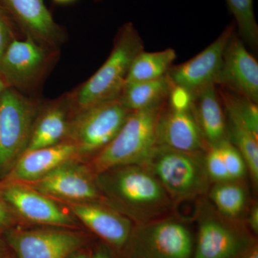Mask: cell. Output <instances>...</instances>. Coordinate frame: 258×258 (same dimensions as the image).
<instances>
[{
	"label": "cell",
	"mask_w": 258,
	"mask_h": 258,
	"mask_svg": "<svg viewBox=\"0 0 258 258\" xmlns=\"http://www.w3.org/2000/svg\"><path fill=\"white\" fill-rule=\"evenodd\" d=\"M109 207L143 224L168 217L172 201L155 176L143 165L115 166L95 175Z\"/></svg>",
	"instance_id": "obj_1"
},
{
	"label": "cell",
	"mask_w": 258,
	"mask_h": 258,
	"mask_svg": "<svg viewBox=\"0 0 258 258\" xmlns=\"http://www.w3.org/2000/svg\"><path fill=\"white\" fill-rule=\"evenodd\" d=\"M144 50L143 40L137 29L132 23L125 24L106 62L70 96L74 112L119 96L131 64Z\"/></svg>",
	"instance_id": "obj_2"
},
{
	"label": "cell",
	"mask_w": 258,
	"mask_h": 258,
	"mask_svg": "<svg viewBox=\"0 0 258 258\" xmlns=\"http://www.w3.org/2000/svg\"><path fill=\"white\" fill-rule=\"evenodd\" d=\"M165 103L132 112L113 140L93 156L88 166L93 174L96 175L115 166L143 165L157 146L156 128Z\"/></svg>",
	"instance_id": "obj_3"
},
{
	"label": "cell",
	"mask_w": 258,
	"mask_h": 258,
	"mask_svg": "<svg viewBox=\"0 0 258 258\" xmlns=\"http://www.w3.org/2000/svg\"><path fill=\"white\" fill-rule=\"evenodd\" d=\"M205 154L157 145L143 166L155 176L173 203L181 202L208 192L211 181Z\"/></svg>",
	"instance_id": "obj_4"
},
{
	"label": "cell",
	"mask_w": 258,
	"mask_h": 258,
	"mask_svg": "<svg viewBox=\"0 0 258 258\" xmlns=\"http://www.w3.org/2000/svg\"><path fill=\"white\" fill-rule=\"evenodd\" d=\"M123 248L126 258H192L195 240L184 222L166 217L134 226Z\"/></svg>",
	"instance_id": "obj_5"
},
{
	"label": "cell",
	"mask_w": 258,
	"mask_h": 258,
	"mask_svg": "<svg viewBox=\"0 0 258 258\" xmlns=\"http://www.w3.org/2000/svg\"><path fill=\"white\" fill-rule=\"evenodd\" d=\"M132 113L118 96L75 111L66 140L77 147L80 155L96 154L113 140Z\"/></svg>",
	"instance_id": "obj_6"
},
{
	"label": "cell",
	"mask_w": 258,
	"mask_h": 258,
	"mask_svg": "<svg viewBox=\"0 0 258 258\" xmlns=\"http://www.w3.org/2000/svg\"><path fill=\"white\" fill-rule=\"evenodd\" d=\"M40 109L15 88L0 95V171H9L25 152Z\"/></svg>",
	"instance_id": "obj_7"
},
{
	"label": "cell",
	"mask_w": 258,
	"mask_h": 258,
	"mask_svg": "<svg viewBox=\"0 0 258 258\" xmlns=\"http://www.w3.org/2000/svg\"><path fill=\"white\" fill-rule=\"evenodd\" d=\"M192 258H240L254 243L241 222L222 217L209 204L200 205Z\"/></svg>",
	"instance_id": "obj_8"
},
{
	"label": "cell",
	"mask_w": 258,
	"mask_h": 258,
	"mask_svg": "<svg viewBox=\"0 0 258 258\" xmlns=\"http://www.w3.org/2000/svg\"><path fill=\"white\" fill-rule=\"evenodd\" d=\"M4 241L17 258H68L82 247V235L55 229L10 228Z\"/></svg>",
	"instance_id": "obj_9"
},
{
	"label": "cell",
	"mask_w": 258,
	"mask_h": 258,
	"mask_svg": "<svg viewBox=\"0 0 258 258\" xmlns=\"http://www.w3.org/2000/svg\"><path fill=\"white\" fill-rule=\"evenodd\" d=\"M0 198L29 222L62 227L75 225L73 217L52 198L27 183L5 180L0 184Z\"/></svg>",
	"instance_id": "obj_10"
},
{
	"label": "cell",
	"mask_w": 258,
	"mask_h": 258,
	"mask_svg": "<svg viewBox=\"0 0 258 258\" xmlns=\"http://www.w3.org/2000/svg\"><path fill=\"white\" fill-rule=\"evenodd\" d=\"M235 27V23L230 24L198 55L184 63L173 66L167 74L173 85L183 88L191 96L211 85L216 86L224 52Z\"/></svg>",
	"instance_id": "obj_11"
},
{
	"label": "cell",
	"mask_w": 258,
	"mask_h": 258,
	"mask_svg": "<svg viewBox=\"0 0 258 258\" xmlns=\"http://www.w3.org/2000/svg\"><path fill=\"white\" fill-rule=\"evenodd\" d=\"M75 160L64 163L28 184L49 198L61 199L68 203L98 202L103 199L90 168Z\"/></svg>",
	"instance_id": "obj_12"
},
{
	"label": "cell",
	"mask_w": 258,
	"mask_h": 258,
	"mask_svg": "<svg viewBox=\"0 0 258 258\" xmlns=\"http://www.w3.org/2000/svg\"><path fill=\"white\" fill-rule=\"evenodd\" d=\"M47 61V47L29 35L14 39L0 60V76L7 87H28L40 77Z\"/></svg>",
	"instance_id": "obj_13"
},
{
	"label": "cell",
	"mask_w": 258,
	"mask_h": 258,
	"mask_svg": "<svg viewBox=\"0 0 258 258\" xmlns=\"http://www.w3.org/2000/svg\"><path fill=\"white\" fill-rule=\"evenodd\" d=\"M217 85L258 103V62L235 31L225 47Z\"/></svg>",
	"instance_id": "obj_14"
},
{
	"label": "cell",
	"mask_w": 258,
	"mask_h": 258,
	"mask_svg": "<svg viewBox=\"0 0 258 258\" xmlns=\"http://www.w3.org/2000/svg\"><path fill=\"white\" fill-rule=\"evenodd\" d=\"M156 138L158 146L181 152H206L208 149L191 108L175 109L166 101L158 118Z\"/></svg>",
	"instance_id": "obj_15"
},
{
	"label": "cell",
	"mask_w": 258,
	"mask_h": 258,
	"mask_svg": "<svg viewBox=\"0 0 258 258\" xmlns=\"http://www.w3.org/2000/svg\"><path fill=\"white\" fill-rule=\"evenodd\" d=\"M69 205L75 216L98 237L115 248H123L134 227L128 217L98 202L69 203Z\"/></svg>",
	"instance_id": "obj_16"
},
{
	"label": "cell",
	"mask_w": 258,
	"mask_h": 258,
	"mask_svg": "<svg viewBox=\"0 0 258 258\" xmlns=\"http://www.w3.org/2000/svg\"><path fill=\"white\" fill-rule=\"evenodd\" d=\"M79 155L77 147L69 140L52 147L25 152L10 168L5 180L30 184L64 163L75 160Z\"/></svg>",
	"instance_id": "obj_17"
},
{
	"label": "cell",
	"mask_w": 258,
	"mask_h": 258,
	"mask_svg": "<svg viewBox=\"0 0 258 258\" xmlns=\"http://www.w3.org/2000/svg\"><path fill=\"white\" fill-rule=\"evenodd\" d=\"M74 107L70 96L40 109L25 152L52 147L67 139ZM23 153V154H24Z\"/></svg>",
	"instance_id": "obj_18"
},
{
	"label": "cell",
	"mask_w": 258,
	"mask_h": 258,
	"mask_svg": "<svg viewBox=\"0 0 258 258\" xmlns=\"http://www.w3.org/2000/svg\"><path fill=\"white\" fill-rule=\"evenodd\" d=\"M5 1L29 36L45 47L55 46L60 42V29L43 0Z\"/></svg>",
	"instance_id": "obj_19"
},
{
	"label": "cell",
	"mask_w": 258,
	"mask_h": 258,
	"mask_svg": "<svg viewBox=\"0 0 258 258\" xmlns=\"http://www.w3.org/2000/svg\"><path fill=\"white\" fill-rule=\"evenodd\" d=\"M215 85L191 95L190 108L208 148L227 139V122Z\"/></svg>",
	"instance_id": "obj_20"
},
{
	"label": "cell",
	"mask_w": 258,
	"mask_h": 258,
	"mask_svg": "<svg viewBox=\"0 0 258 258\" xmlns=\"http://www.w3.org/2000/svg\"><path fill=\"white\" fill-rule=\"evenodd\" d=\"M173 86L167 75L153 81L125 83L118 98L129 111L147 109L164 104Z\"/></svg>",
	"instance_id": "obj_21"
},
{
	"label": "cell",
	"mask_w": 258,
	"mask_h": 258,
	"mask_svg": "<svg viewBox=\"0 0 258 258\" xmlns=\"http://www.w3.org/2000/svg\"><path fill=\"white\" fill-rule=\"evenodd\" d=\"M212 207L220 215L234 221L241 222L247 214L248 194L242 181L216 182L208 190Z\"/></svg>",
	"instance_id": "obj_22"
},
{
	"label": "cell",
	"mask_w": 258,
	"mask_h": 258,
	"mask_svg": "<svg viewBox=\"0 0 258 258\" xmlns=\"http://www.w3.org/2000/svg\"><path fill=\"white\" fill-rule=\"evenodd\" d=\"M176 58V51L172 48L153 52L142 50L131 64L125 83L143 82L164 77Z\"/></svg>",
	"instance_id": "obj_23"
},
{
	"label": "cell",
	"mask_w": 258,
	"mask_h": 258,
	"mask_svg": "<svg viewBox=\"0 0 258 258\" xmlns=\"http://www.w3.org/2000/svg\"><path fill=\"white\" fill-rule=\"evenodd\" d=\"M218 93L228 118L243 125L258 137L257 103L225 88L222 87Z\"/></svg>",
	"instance_id": "obj_24"
},
{
	"label": "cell",
	"mask_w": 258,
	"mask_h": 258,
	"mask_svg": "<svg viewBox=\"0 0 258 258\" xmlns=\"http://www.w3.org/2000/svg\"><path fill=\"white\" fill-rule=\"evenodd\" d=\"M227 139L240 153L245 161L247 172L254 185L258 183V137L243 125L228 118Z\"/></svg>",
	"instance_id": "obj_25"
},
{
	"label": "cell",
	"mask_w": 258,
	"mask_h": 258,
	"mask_svg": "<svg viewBox=\"0 0 258 258\" xmlns=\"http://www.w3.org/2000/svg\"><path fill=\"white\" fill-rule=\"evenodd\" d=\"M235 19L239 37L242 41L257 48L258 25L254 13L253 0H226Z\"/></svg>",
	"instance_id": "obj_26"
},
{
	"label": "cell",
	"mask_w": 258,
	"mask_h": 258,
	"mask_svg": "<svg viewBox=\"0 0 258 258\" xmlns=\"http://www.w3.org/2000/svg\"><path fill=\"white\" fill-rule=\"evenodd\" d=\"M230 180L242 181L247 172L243 157L228 139L218 144Z\"/></svg>",
	"instance_id": "obj_27"
},
{
	"label": "cell",
	"mask_w": 258,
	"mask_h": 258,
	"mask_svg": "<svg viewBox=\"0 0 258 258\" xmlns=\"http://www.w3.org/2000/svg\"><path fill=\"white\" fill-rule=\"evenodd\" d=\"M205 164L211 182L230 180L218 146L208 148L205 154Z\"/></svg>",
	"instance_id": "obj_28"
},
{
	"label": "cell",
	"mask_w": 258,
	"mask_h": 258,
	"mask_svg": "<svg viewBox=\"0 0 258 258\" xmlns=\"http://www.w3.org/2000/svg\"><path fill=\"white\" fill-rule=\"evenodd\" d=\"M191 100V94L189 92L183 88L173 86L166 102L175 109L185 110L190 108Z\"/></svg>",
	"instance_id": "obj_29"
},
{
	"label": "cell",
	"mask_w": 258,
	"mask_h": 258,
	"mask_svg": "<svg viewBox=\"0 0 258 258\" xmlns=\"http://www.w3.org/2000/svg\"><path fill=\"white\" fill-rule=\"evenodd\" d=\"M13 32L6 19L0 13V60L8 49L10 44L13 42Z\"/></svg>",
	"instance_id": "obj_30"
},
{
	"label": "cell",
	"mask_w": 258,
	"mask_h": 258,
	"mask_svg": "<svg viewBox=\"0 0 258 258\" xmlns=\"http://www.w3.org/2000/svg\"><path fill=\"white\" fill-rule=\"evenodd\" d=\"M13 221L14 217L11 210L0 198V230L10 228Z\"/></svg>",
	"instance_id": "obj_31"
},
{
	"label": "cell",
	"mask_w": 258,
	"mask_h": 258,
	"mask_svg": "<svg viewBox=\"0 0 258 258\" xmlns=\"http://www.w3.org/2000/svg\"><path fill=\"white\" fill-rule=\"evenodd\" d=\"M246 222L248 225L249 228L257 235L258 232V205L257 203H254L249 209V212H247V218Z\"/></svg>",
	"instance_id": "obj_32"
},
{
	"label": "cell",
	"mask_w": 258,
	"mask_h": 258,
	"mask_svg": "<svg viewBox=\"0 0 258 258\" xmlns=\"http://www.w3.org/2000/svg\"><path fill=\"white\" fill-rule=\"evenodd\" d=\"M240 258H258L257 244L254 242Z\"/></svg>",
	"instance_id": "obj_33"
},
{
	"label": "cell",
	"mask_w": 258,
	"mask_h": 258,
	"mask_svg": "<svg viewBox=\"0 0 258 258\" xmlns=\"http://www.w3.org/2000/svg\"><path fill=\"white\" fill-rule=\"evenodd\" d=\"M93 258H112L109 252L106 249L98 248L93 254Z\"/></svg>",
	"instance_id": "obj_34"
},
{
	"label": "cell",
	"mask_w": 258,
	"mask_h": 258,
	"mask_svg": "<svg viewBox=\"0 0 258 258\" xmlns=\"http://www.w3.org/2000/svg\"><path fill=\"white\" fill-rule=\"evenodd\" d=\"M8 254V245L5 243V241L0 239V258H7Z\"/></svg>",
	"instance_id": "obj_35"
},
{
	"label": "cell",
	"mask_w": 258,
	"mask_h": 258,
	"mask_svg": "<svg viewBox=\"0 0 258 258\" xmlns=\"http://www.w3.org/2000/svg\"><path fill=\"white\" fill-rule=\"evenodd\" d=\"M68 258H89L86 253H82V252H79V253H75L71 254L70 257Z\"/></svg>",
	"instance_id": "obj_36"
},
{
	"label": "cell",
	"mask_w": 258,
	"mask_h": 258,
	"mask_svg": "<svg viewBox=\"0 0 258 258\" xmlns=\"http://www.w3.org/2000/svg\"><path fill=\"white\" fill-rule=\"evenodd\" d=\"M7 88L6 84L3 81V79H2L1 76H0V95L3 93V91H4L5 88Z\"/></svg>",
	"instance_id": "obj_37"
},
{
	"label": "cell",
	"mask_w": 258,
	"mask_h": 258,
	"mask_svg": "<svg viewBox=\"0 0 258 258\" xmlns=\"http://www.w3.org/2000/svg\"><path fill=\"white\" fill-rule=\"evenodd\" d=\"M55 1L57 3H67L73 1V0H55Z\"/></svg>",
	"instance_id": "obj_38"
}]
</instances>
